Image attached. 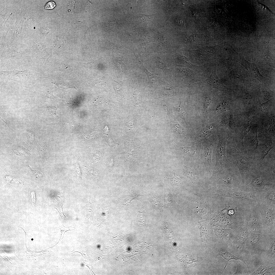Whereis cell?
<instances>
[{"mask_svg":"<svg viewBox=\"0 0 275 275\" xmlns=\"http://www.w3.org/2000/svg\"><path fill=\"white\" fill-rule=\"evenodd\" d=\"M177 146L179 149L186 154L194 155L196 153V149L195 146L182 147Z\"/></svg>","mask_w":275,"mask_h":275,"instance_id":"cell-30","label":"cell"},{"mask_svg":"<svg viewBox=\"0 0 275 275\" xmlns=\"http://www.w3.org/2000/svg\"><path fill=\"white\" fill-rule=\"evenodd\" d=\"M257 130V128H255L249 132L244 137L245 138L243 142V150L242 152L254 161L259 142Z\"/></svg>","mask_w":275,"mask_h":275,"instance_id":"cell-8","label":"cell"},{"mask_svg":"<svg viewBox=\"0 0 275 275\" xmlns=\"http://www.w3.org/2000/svg\"><path fill=\"white\" fill-rule=\"evenodd\" d=\"M250 214V211L245 213L243 215L240 227L232 243L234 250V254L237 256L238 255L239 257H243L246 252L245 245L249 234L248 224Z\"/></svg>","mask_w":275,"mask_h":275,"instance_id":"cell-5","label":"cell"},{"mask_svg":"<svg viewBox=\"0 0 275 275\" xmlns=\"http://www.w3.org/2000/svg\"><path fill=\"white\" fill-rule=\"evenodd\" d=\"M154 16L153 15H140L139 16V17L143 19L145 21H149L151 20Z\"/></svg>","mask_w":275,"mask_h":275,"instance_id":"cell-43","label":"cell"},{"mask_svg":"<svg viewBox=\"0 0 275 275\" xmlns=\"http://www.w3.org/2000/svg\"><path fill=\"white\" fill-rule=\"evenodd\" d=\"M275 235H269L264 251L260 254L263 263H275Z\"/></svg>","mask_w":275,"mask_h":275,"instance_id":"cell-13","label":"cell"},{"mask_svg":"<svg viewBox=\"0 0 275 275\" xmlns=\"http://www.w3.org/2000/svg\"><path fill=\"white\" fill-rule=\"evenodd\" d=\"M237 62L244 67L252 77L261 83H265V77L260 74L255 64L249 62L244 58H241Z\"/></svg>","mask_w":275,"mask_h":275,"instance_id":"cell-16","label":"cell"},{"mask_svg":"<svg viewBox=\"0 0 275 275\" xmlns=\"http://www.w3.org/2000/svg\"><path fill=\"white\" fill-rule=\"evenodd\" d=\"M86 169L88 174L94 177H99L98 171L95 169L91 167H87Z\"/></svg>","mask_w":275,"mask_h":275,"instance_id":"cell-39","label":"cell"},{"mask_svg":"<svg viewBox=\"0 0 275 275\" xmlns=\"http://www.w3.org/2000/svg\"><path fill=\"white\" fill-rule=\"evenodd\" d=\"M231 102L229 100H224L218 104L216 107V110L219 114L229 110L231 107Z\"/></svg>","mask_w":275,"mask_h":275,"instance_id":"cell-23","label":"cell"},{"mask_svg":"<svg viewBox=\"0 0 275 275\" xmlns=\"http://www.w3.org/2000/svg\"><path fill=\"white\" fill-rule=\"evenodd\" d=\"M228 127L229 129L233 132L235 130V123L234 120L232 113L229 114Z\"/></svg>","mask_w":275,"mask_h":275,"instance_id":"cell-37","label":"cell"},{"mask_svg":"<svg viewBox=\"0 0 275 275\" xmlns=\"http://www.w3.org/2000/svg\"><path fill=\"white\" fill-rule=\"evenodd\" d=\"M235 263L237 265V269L236 271L232 275H242L243 271L245 268L246 265L244 264H243V263L240 262Z\"/></svg>","mask_w":275,"mask_h":275,"instance_id":"cell-35","label":"cell"},{"mask_svg":"<svg viewBox=\"0 0 275 275\" xmlns=\"http://www.w3.org/2000/svg\"><path fill=\"white\" fill-rule=\"evenodd\" d=\"M221 256L222 257L225 259L227 260L228 262L225 265L224 269L223 271V272L225 269L226 266L228 262L231 260H239L242 261L248 268L249 271H250V268L251 267V261L249 259L245 257H239L236 256L232 253L228 252L226 251L225 252H223L218 251L217 252V256Z\"/></svg>","mask_w":275,"mask_h":275,"instance_id":"cell-18","label":"cell"},{"mask_svg":"<svg viewBox=\"0 0 275 275\" xmlns=\"http://www.w3.org/2000/svg\"><path fill=\"white\" fill-rule=\"evenodd\" d=\"M252 97L251 95L247 94L243 98V105L245 109L250 108L252 104Z\"/></svg>","mask_w":275,"mask_h":275,"instance_id":"cell-33","label":"cell"},{"mask_svg":"<svg viewBox=\"0 0 275 275\" xmlns=\"http://www.w3.org/2000/svg\"><path fill=\"white\" fill-rule=\"evenodd\" d=\"M275 268V263H263L250 275H274Z\"/></svg>","mask_w":275,"mask_h":275,"instance_id":"cell-19","label":"cell"},{"mask_svg":"<svg viewBox=\"0 0 275 275\" xmlns=\"http://www.w3.org/2000/svg\"><path fill=\"white\" fill-rule=\"evenodd\" d=\"M214 127V124H212L209 125L202 129L198 133L199 137L201 138L205 137L208 135Z\"/></svg>","mask_w":275,"mask_h":275,"instance_id":"cell-28","label":"cell"},{"mask_svg":"<svg viewBox=\"0 0 275 275\" xmlns=\"http://www.w3.org/2000/svg\"><path fill=\"white\" fill-rule=\"evenodd\" d=\"M145 71L148 77L149 81L153 86L159 85L165 82L161 77L150 73L146 69Z\"/></svg>","mask_w":275,"mask_h":275,"instance_id":"cell-22","label":"cell"},{"mask_svg":"<svg viewBox=\"0 0 275 275\" xmlns=\"http://www.w3.org/2000/svg\"><path fill=\"white\" fill-rule=\"evenodd\" d=\"M212 147L210 145L206 149L204 155V162L207 169L209 170L211 163Z\"/></svg>","mask_w":275,"mask_h":275,"instance_id":"cell-24","label":"cell"},{"mask_svg":"<svg viewBox=\"0 0 275 275\" xmlns=\"http://www.w3.org/2000/svg\"><path fill=\"white\" fill-rule=\"evenodd\" d=\"M258 192L259 200L275 205V185L268 186Z\"/></svg>","mask_w":275,"mask_h":275,"instance_id":"cell-17","label":"cell"},{"mask_svg":"<svg viewBox=\"0 0 275 275\" xmlns=\"http://www.w3.org/2000/svg\"><path fill=\"white\" fill-rule=\"evenodd\" d=\"M229 148V154L231 162L238 168L242 178L243 185L248 180L253 160L246 157L239 148L232 138Z\"/></svg>","mask_w":275,"mask_h":275,"instance_id":"cell-2","label":"cell"},{"mask_svg":"<svg viewBox=\"0 0 275 275\" xmlns=\"http://www.w3.org/2000/svg\"><path fill=\"white\" fill-rule=\"evenodd\" d=\"M151 200L153 209H154L161 214L162 207L161 205L160 198L158 196H154L152 197Z\"/></svg>","mask_w":275,"mask_h":275,"instance_id":"cell-25","label":"cell"},{"mask_svg":"<svg viewBox=\"0 0 275 275\" xmlns=\"http://www.w3.org/2000/svg\"><path fill=\"white\" fill-rule=\"evenodd\" d=\"M166 178L169 180L172 184L175 186H181L183 183L182 180L176 176L174 171V175L171 178L166 177Z\"/></svg>","mask_w":275,"mask_h":275,"instance_id":"cell-31","label":"cell"},{"mask_svg":"<svg viewBox=\"0 0 275 275\" xmlns=\"http://www.w3.org/2000/svg\"><path fill=\"white\" fill-rule=\"evenodd\" d=\"M250 213L248 224L249 232L264 233L261 215L255 203L251 209Z\"/></svg>","mask_w":275,"mask_h":275,"instance_id":"cell-12","label":"cell"},{"mask_svg":"<svg viewBox=\"0 0 275 275\" xmlns=\"http://www.w3.org/2000/svg\"><path fill=\"white\" fill-rule=\"evenodd\" d=\"M61 231V239L63 238V236L65 232L68 230H74V227H72L71 226L69 227H65L63 225H62L60 227Z\"/></svg>","mask_w":275,"mask_h":275,"instance_id":"cell-41","label":"cell"},{"mask_svg":"<svg viewBox=\"0 0 275 275\" xmlns=\"http://www.w3.org/2000/svg\"><path fill=\"white\" fill-rule=\"evenodd\" d=\"M176 93L175 89L172 87L168 88H164L162 92V94L163 95L169 97L175 95Z\"/></svg>","mask_w":275,"mask_h":275,"instance_id":"cell-34","label":"cell"},{"mask_svg":"<svg viewBox=\"0 0 275 275\" xmlns=\"http://www.w3.org/2000/svg\"><path fill=\"white\" fill-rule=\"evenodd\" d=\"M216 194L219 196L230 197L241 200H249L254 202L255 203L259 199L258 192H248L218 189Z\"/></svg>","mask_w":275,"mask_h":275,"instance_id":"cell-9","label":"cell"},{"mask_svg":"<svg viewBox=\"0 0 275 275\" xmlns=\"http://www.w3.org/2000/svg\"><path fill=\"white\" fill-rule=\"evenodd\" d=\"M136 212L137 214L138 218L139 221H141L142 222H144L146 212L145 209L144 207H140L137 208Z\"/></svg>","mask_w":275,"mask_h":275,"instance_id":"cell-32","label":"cell"},{"mask_svg":"<svg viewBox=\"0 0 275 275\" xmlns=\"http://www.w3.org/2000/svg\"><path fill=\"white\" fill-rule=\"evenodd\" d=\"M248 121L242 125L238 129L236 130L235 132V141L237 145L242 152L243 150V142L244 138L250 131L251 126Z\"/></svg>","mask_w":275,"mask_h":275,"instance_id":"cell-15","label":"cell"},{"mask_svg":"<svg viewBox=\"0 0 275 275\" xmlns=\"http://www.w3.org/2000/svg\"><path fill=\"white\" fill-rule=\"evenodd\" d=\"M255 203L261 215L264 233L267 235L275 234V205L260 200Z\"/></svg>","mask_w":275,"mask_h":275,"instance_id":"cell-3","label":"cell"},{"mask_svg":"<svg viewBox=\"0 0 275 275\" xmlns=\"http://www.w3.org/2000/svg\"><path fill=\"white\" fill-rule=\"evenodd\" d=\"M213 97L209 96L205 99L203 103V114L204 117L207 118L208 109Z\"/></svg>","mask_w":275,"mask_h":275,"instance_id":"cell-29","label":"cell"},{"mask_svg":"<svg viewBox=\"0 0 275 275\" xmlns=\"http://www.w3.org/2000/svg\"><path fill=\"white\" fill-rule=\"evenodd\" d=\"M274 95V93L269 88L263 87L260 93V104L264 103L272 99Z\"/></svg>","mask_w":275,"mask_h":275,"instance_id":"cell-21","label":"cell"},{"mask_svg":"<svg viewBox=\"0 0 275 275\" xmlns=\"http://www.w3.org/2000/svg\"><path fill=\"white\" fill-rule=\"evenodd\" d=\"M260 168L275 181V148L272 149L265 158Z\"/></svg>","mask_w":275,"mask_h":275,"instance_id":"cell-14","label":"cell"},{"mask_svg":"<svg viewBox=\"0 0 275 275\" xmlns=\"http://www.w3.org/2000/svg\"><path fill=\"white\" fill-rule=\"evenodd\" d=\"M205 81L207 84L214 88L222 90L226 89L225 86L217 76L215 68L213 70L211 76Z\"/></svg>","mask_w":275,"mask_h":275,"instance_id":"cell-20","label":"cell"},{"mask_svg":"<svg viewBox=\"0 0 275 275\" xmlns=\"http://www.w3.org/2000/svg\"><path fill=\"white\" fill-rule=\"evenodd\" d=\"M34 73L33 71L27 69L21 71L14 69L13 71H1V75L3 79L20 83L31 78Z\"/></svg>","mask_w":275,"mask_h":275,"instance_id":"cell-11","label":"cell"},{"mask_svg":"<svg viewBox=\"0 0 275 275\" xmlns=\"http://www.w3.org/2000/svg\"><path fill=\"white\" fill-rule=\"evenodd\" d=\"M140 97L141 91L136 90L134 94V100L135 102L139 103L140 101Z\"/></svg>","mask_w":275,"mask_h":275,"instance_id":"cell-42","label":"cell"},{"mask_svg":"<svg viewBox=\"0 0 275 275\" xmlns=\"http://www.w3.org/2000/svg\"><path fill=\"white\" fill-rule=\"evenodd\" d=\"M275 148V139L270 138H262L259 144L254 161V165L260 167L263 160L270 151Z\"/></svg>","mask_w":275,"mask_h":275,"instance_id":"cell-10","label":"cell"},{"mask_svg":"<svg viewBox=\"0 0 275 275\" xmlns=\"http://www.w3.org/2000/svg\"><path fill=\"white\" fill-rule=\"evenodd\" d=\"M178 115L183 119L186 120L187 118V114L184 104L180 101V105L174 108Z\"/></svg>","mask_w":275,"mask_h":275,"instance_id":"cell-26","label":"cell"},{"mask_svg":"<svg viewBox=\"0 0 275 275\" xmlns=\"http://www.w3.org/2000/svg\"><path fill=\"white\" fill-rule=\"evenodd\" d=\"M274 185L275 180L260 167L253 165L250 169L248 178L244 184L242 191L258 192Z\"/></svg>","mask_w":275,"mask_h":275,"instance_id":"cell-1","label":"cell"},{"mask_svg":"<svg viewBox=\"0 0 275 275\" xmlns=\"http://www.w3.org/2000/svg\"><path fill=\"white\" fill-rule=\"evenodd\" d=\"M228 172L221 176L217 181L218 184H223L230 187V190L239 189L243 186L242 178L237 166L233 164L229 167Z\"/></svg>","mask_w":275,"mask_h":275,"instance_id":"cell-7","label":"cell"},{"mask_svg":"<svg viewBox=\"0 0 275 275\" xmlns=\"http://www.w3.org/2000/svg\"><path fill=\"white\" fill-rule=\"evenodd\" d=\"M218 142L216 154V162L214 171L219 173L231 165L226 155V145L229 137V133L225 131L219 132L218 134Z\"/></svg>","mask_w":275,"mask_h":275,"instance_id":"cell-4","label":"cell"},{"mask_svg":"<svg viewBox=\"0 0 275 275\" xmlns=\"http://www.w3.org/2000/svg\"><path fill=\"white\" fill-rule=\"evenodd\" d=\"M31 240H33V239H31Z\"/></svg>","mask_w":275,"mask_h":275,"instance_id":"cell-46","label":"cell"},{"mask_svg":"<svg viewBox=\"0 0 275 275\" xmlns=\"http://www.w3.org/2000/svg\"><path fill=\"white\" fill-rule=\"evenodd\" d=\"M268 236L263 233L249 232L245 245V251H248L251 256L260 255L264 250Z\"/></svg>","mask_w":275,"mask_h":275,"instance_id":"cell-6","label":"cell"},{"mask_svg":"<svg viewBox=\"0 0 275 275\" xmlns=\"http://www.w3.org/2000/svg\"><path fill=\"white\" fill-rule=\"evenodd\" d=\"M271 99L263 103L260 104L259 108L261 111L264 112L267 111L269 109L272 104Z\"/></svg>","mask_w":275,"mask_h":275,"instance_id":"cell-36","label":"cell"},{"mask_svg":"<svg viewBox=\"0 0 275 275\" xmlns=\"http://www.w3.org/2000/svg\"><path fill=\"white\" fill-rule=\"evenodd\" d=\"M182 168L185 175L192 182L195 181V172L194 169L183 164Z\"/></svg>","mask_w":275,"mask_h":275,"instance_id":"cell-27","label":"cell"},{"mask_svg":"<svg viewBox=\"0 0 275 275\" xmlns=\"http://www.w3.org/2000/svg\"><path fill=\"white\" fill-rule=\"evenodd\" d=\"M57 107L56 106H49L46 107V110L49 115L52 117H57L56 112Z\"/></svg>","mask_w":275,"mask_h":275,"instance_id":"cell-38","label":"cell"},{"mask_svg":"<svg viewBox=\"0 0 275 275\" xmlns=\"http://www.w3.org/2000/svg\"><path fill=\"white\" fill-rule=\"evenodd\" d=\"M28 168L32 173L33 175L36 178H40L42 177L43 175L42 173L39 171L33 169L29 166H28Z\"/></svg>","mask_w":275,"mask_h":275,"instance_id":"cell-40","label":"cell"},{"mask_svg":"<svg viewBox=\"0 0 275 275\" xmlns=\"http://www.w3.org/2000/svg\"><path fill=\"white\" fill-rule=\"evenodd\" d=\"M56 5L54 2L53 1H49L46 4L45 8L47 9H51L53 8Z\"/></svg>","mask_w":275,"mask_h":275,"instance_id":"cell-44","label":"cell"},{"mask_svg":"<svg viewBox=\"0 0 275 275\" xmlns=\"http://www.w3.org/2000/svg\"><path fill=\"white\" fill-rule=\"evenodd\" d=\"M27 132L29 140H31L32 142L34 141V133L31 131L28 130H27Z\"/></svg>","mask_w":275,"mask_h":275,"instance_id":"cell-45","label":"cell"}]
</instances>
